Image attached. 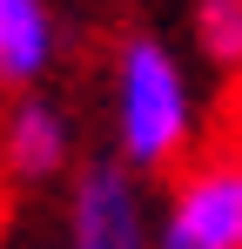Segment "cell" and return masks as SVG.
Returning <instances> with one entry per match:
<instances>
[{"label":"cell","mask_w":242,"mask_h":249,"mask_svg":"<svg viewBox=\"0 0 242 249\" xmlns=\"http://www.w3.org/2000/svg\"><path fill=\"white\" fill-rule=\"evenodd\" d=\"M195 135V94L182 61L155 34H128L115 47V155L128 168H168Z\"/></svg>","instance_id":"6da1fadb"},{"label":"cell","mask_w":242,"mask_h":249,"mask_svg":"<svg viewBox=\"0 0 242 249\" xmlns=\"http://www.w3.org/2000/svg\"><path fill=\"white\" fill-rule=\"evenodd\" d=\"M155 249H242V155H208L175 182Z\"/></svg>","instance_id":"7a4b0ae2"},{"label":"cell","mask_w":242,"mask_h":249,"mask_svg":"<svg viewBox=\"0 0 242 249\" xmlns=\"http://www.w3.org/2000/svg\"><path fill=\"white\" fill-rule=\"evenodd\" d=\"M68 249H155L141 189L121 155H101L74 175L68 196Z\"/></svg>","instance_id":"3957f363"},{"label":"cell","mask_w":242,"mask_h":249,"mask_svg":"<svg viewBox=\"0 0 242 249\" xmlns=\"http://www.w3.org/2000/svg\"><path fill=\"white\" fill-rule=\"evenodd\" d=\"M0 148H7V175L14 182H54L68 168V155H74V135H68V115L47 94H20L7 108Z\"/></svg>","instance_id":"277c9868"},{"label":"cell","mask_w":242,"mask_h":249,"mask_svg":"<svg viewBox=\"0 0 242 249\" xmlns=\"http://www.w3.org/2000/svg\"><path fill=\"white\" fill-rule=\"evenodd\" d=\"M54 61V14L47 0H0V81L34 88Z\"/></svg>","instance_id":"5b68a950"},{"label":"cell","mask_w":242,"mask_h":249,"mask_svg":"<svg viewBox=\"0 0 242 249\" xmlns=\"http://www.w3.org/2000/svg\"><path fill=\"white\" fill-rule=\"evenodd\" d=\"M195 47L215 68H242V0H195Z\"/></svg>","instance_id":"8992f818"}]
</instances>
